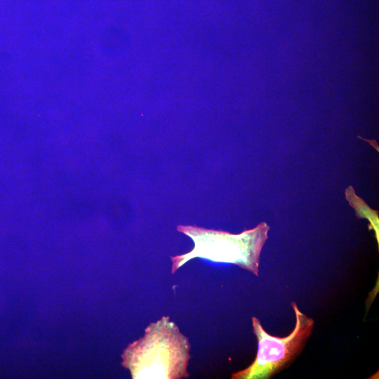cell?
I'll return each mask as SVG.
<instances>
[{
  "label": "cell",
  "instance_id": "obj_3",
  "mask_svg": "<svg viewBox=\"0 0 379 379\" xmlns=\"http://www.w3.org/2000/svg\"><path fill=\"white\" fill-rule=\"evenodd\" d=\"M296 321L293 331L284 338L268 334L256 317H252L253 333L258 340L255 360L244 370L232 374V379H267L288 366L303 350L314 328V321L291 302Z\"/></svg>",
  "mask_w": 379,
  "mask_h": 379
},
{
  "label": "cell",
  "instance_id": "obj_4",
  "mask_svg": "<svg viewBox=\"0 0 379 379\" xmlns=\"http://www.w3.org/2000/svg\"><path fill=\"white\" fill-rule=\"evenodd\" d=\"M345 197L350 206L355 210L357 216L359 218H366L371 224L370 230L375 231L378 242V213L371 209L360 197H357L352 186L345 190Z\"/></svg>",
  "mask_w": 379,
  "mask_h": 379
},
{
  "label": "cell",
  "instance_id": "obj_2",
  "mask_svg": "<svg viewBox=\"0 0 379 379\" xmlns=\"http://www.w3.org/2000/svg\"><path fill=\"white\" fill-rule=\"evenodd\" d=\"M177 230L190 237L194 246L188 253L171 257L172 274L190 260L201 258L234 264L258 276L260 255L270 230L266 222L237 234L193 225H180Z\"/></svg>",
  "mask_w": 379,
  "mask_h": 379
},
{
  "label": "cell",
  "instance_id": "obj_1",
  "mask_svg": "<svg viewBox=\"0 0 379 379\" xmlns=\"http://www.w3.org/2000/svg\"><path fill=\"white\" fill-rule=\"evenodd\" d=\"M190 344L169 317L150 323L141 338L122 354V365L134 379H180L190 373Z\"/></svg>",
  "mask_w": 379,
  "mask_h": 379
}]
</instances>
